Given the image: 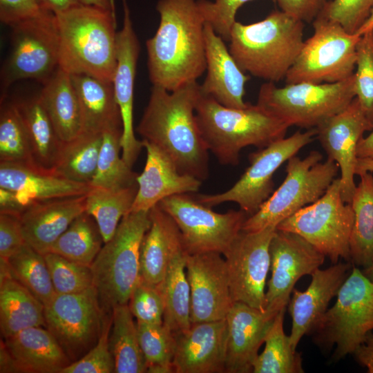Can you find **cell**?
<instances>
[{
	"label": "cell",
	"mask_w": 373,
	"mask_h": 373,
	"mask_svg": "<svg viewBox=\"0 0 373 373\" xmlns=\"http://www.w3.org/2000/svg\"><path fill=\"white\" fill-rule=\"evenodd\" d=\"M312 151L304 158L294 155L287 161L286 176L259 209L245 220L242 230L255 232L276 227L282 221L318 200L336 179L339 167L330 159Z\"/></svg>",
	"instance_id": "7"
},
{
	"label": "cell",
	"mask_w": 373,
	"mask_h": 373,
	"mask_svg": "<svg viewBox=\"0 0 373 373\" xmlns=\"http://www.w3.org/2000/svg\"><path fill=\"white\" fill-rule=\"evenodd\" d=\"M137 191V183L119 190L93 188L86 195V211L95 220L107 242L122 218L131 211Z\"/></svg>",
	"instance_id": "40"
},
{
	"label": "cell",
	"mask_w": 373,
	"mask_h": 373,
	"mask_svg": "<svg viewBox=\"0 0 373 373\" xmlns=\"http://www.w3.org/2000/svg\"><path fill=\"white\" fill-rule=\"evenodd\" d=\"M373 10V0H332L321 12L347 32L357 34Z\"/></svg>",
	"instance_id": "49"
},
{
	"label": "cell",
	"mask_w": 373,
	"mask_h": 373,
	"mask_svg": "<svg viewBox=\"0 0 373 373\" xmlns=\"http://www.w3.org/2000/svg\"><path fill=\"white\" fill-rule=\"evenodd\" d=\"M316 130V137L327 158L339 167L342 198L345 202L350 204L356 188L354 175L357 146L364 133L372 131L373 126L354 97L347 107L322 122Z\"/></svg>",
	"instance_id": "18"
},
{
	"label": "cell",
	"mask_w": 373,
	"mask_h": 373,
	"mask_svg": "<svg viewBox=\"0 0 373 373\" xmlns=\"http://www.w3.org/2000/svg\"><path fill=\"white\" fill-rule=\"evenodd\" d=\"M43 85L38 97L59 137L62 142L74 139L82 131V120L70 75L58 68Z\"/></svg>",
	"instance_id": "32"
},
{
	"label": "cell",
	"mask_w": 373,
	"mask_h": 373,
	"mask_svg": "<svg viewBox=\"0 0 373 373\" xmlns=\"http://www.w3.org/2000/svg\"><path fill=\"white\" fill-rule=\"evenodd\" d=\"M367 34H368V35H369L370 43H371V45H372V48L373 49V28Z\"/></svg>",
	"instance_id": "62"
},
{
	"label": "cell",
	"mask_w": 373,
	"mask_h": 373,
	"mask_svg": "<svg viewBox=\"0 0 373 373\" xmlns=\"http://www.w3.org/2000/svg\"><path fill=\"white\" fill-rule=\"evenodd\" d=\"M103 134L82 132L63 142L53 172L69 180L90 184L97 169Z\"/></svg>",
	"instance_id": "37"
},
{
	"label": "cell",
	"mask_w": 373,
	"mask_h": 373,
	"mask_svg": "<svg viewBox=\"0 0 373 373\" xmlns=\"http://www.w3.org/2000/svg\"><path fill=\"white\" fill-rule=\"evenodd\" d=\"M3 260L10 275L44 305L56 294L44 255L28 244L26 243L10 258Z\"/></svg>",
	"instance_id": "42"
},
{
	"label": "cell",
	"mask_w": 373,
	"mask_h": 373,
	"mask_svg": "<svg viewBox=\"0 0 373 373\" xmlns=\"http://www.w3.org/2000/svg\"><path fill=\"white\" fill-rule=\"evenodd\" d=\"M0 162L39 168L35 162L29 137L15 102H1Z\"/></svg>",
	"instance_id": "43"
},
{
	"label": "cell",
	"mask_w": 373,
	"mask_h": 373,
	"mask_svg": "<svg viewBox=\"0 0 373 373\" xmlns=\"http://www.w3.org/2000/svg\"><path fill=\"white\" fill-rule=\"evenodd\" d=\"M351 201L354 220L350 238V262L364 269L373 263V174L361 172Z\"/></svg>",
	"instance_id": "35"
},
{
	"label": "cell",
	"mask_w": 373,
	"mask_h": 373,
	"mask_svg": "<svg viewBox=\"0 0 373 373\" xmlns=\"http://www.w3.org/2000/svg\"><path fill=\"white\" fill-rule=\"evenodd\" d=\"M2 343L10 358L12 372L60 373L72 363L52 334L42 326L23 329Z\"/></svg>",
	"instance_id": "28"
},
{
	"label": "cell",
	"mask_w": 373,
	"mask_h": 373,
	"mask_svg": "<svg viewBox=\"0 0 373 373\" xmlns=\"http://www.w3.org/2000/svg\"><path fill=\"white\" fill-rule=\"evenodd\" d=\"M276 227L241 231L223 254L233 302L265 312V283L271 265L269 246Z\"/></svg>",
	"instance_id": "16"
},
{
	"label": "cell",
	"mask_w": 373,
	"mask_h": 373,
	"mask_svg": "<svg viewBox=\"0 0 373 373\" xmlns=\"http://www.w3.org/2000/svg\"><path fill=\"white\" fill-rule=\"evenodd\" d=\"M187 253L179 250L173 257L160 285L164 299L163 323L174 334L188 329L191 321V290L186 271Z\"/></svg>",
	"instance_id": "34"
},
{
	"label": "cell",
	"mask_w": 373,
	"mask_h": 373,
	"mask_svg": "<svg viewBox=\"0 0 373 373\" xmlns=\"http://www.w3.org/2000/svg\"><path fill=\"white\" fill-rule=\"evenodd\" d=\"M106 314L94 286L78 293L56 294L44 305L46 327L71 362L97 343Z\"/></svg>",
	"instance_id": "15"
},
{
	"label": "cell",
	"mask_w": 373,
	"mask_h": 373,
	"mask_svg": "<svg viewBox=\"0 0 373 373\" xmlns=\"http://www.w3.org/2000/svg\"><path fill=\"white\" fill-rule=\"evenodd\" d=\"M316 135V128L298 131L249 155V166L229 190L216 194H199L195 200L213 207L226 202L238 204L249 216L255 213L274 192L273 175L278 169Z\"/></svg>",
	"instance_id": "13"
},
{
	"label": "cell",
	"mask_w": 373,
	"mask_h": 373,
	"mask_svg": "<svg viewBox=\"0 0 373 373\" xmlns=\"http://www.w3.org/2000/svg\"><path fill=\"white\" fill-rule=\"evenodd\" d=\"M11 28V50L1 70V102L17 81L34 79L44 84L59 68L55 14L46 10Z\"/></svg>",
	"instance_id": "12"
},
{
	"label": "cell",
	"mask_w": 373,
	"mask_h": 373,
	"mask_svg": "<svg viewBox=\"0 0 373 373\" xmlns=\"http://www.w3.org/2000/svg\"><path fill=\"white\" fill-rule=\"evenodd\" d=\"M330 0H276L281 11L303 21H314Z\"/></svg>",
	"instance_id": "53"
},
{
	"label": "cell",
	"mask_w": 373,
	"mask_h": 373,
	"mask_svg": "<svg viewBox=\"0 0 373 373\" xmlns=\"http://www.w3.org/2000/svg\"><path fill=\"white\" fill-rule=\"evenodd\" d=\"M150 225L149 211L127 213L90 265L93 285L106 314L128 304L139 283L140 247Z\"/></svg>",
	"instance_id": "6"
},
{
	"label": "cell",
	"mask_w": 373,
	"mask_h": 373,
	"mask_svg": "<svg viewBox=\"0 0 373 373\" xmlns=\"http://www.w3.org/2000/svg\"><path fill=\"white\" fill-rule=\"evenodd\" d=\"M83 5L95 6L115 12L113 0H78Z\"/></svg>",
	"instance_id": "58"
},
{
	"label": "cell",
	"mask_w": 373,
	"mask_h": 373,
	"mask_svg": "<svg viewBox=\"0 0 373 373\" xmlns=\"http://www.w3.org/2000/svg\"><path fill=\"white\" fill-rule=\"evenodd\" d=\"M204 42L207 75L200 85L201 93L226 107L245 108L247 105L244 101L245 86L250 77L240 68L224 40L207 22Z\"/></svg>",
	"instance_id": "25"
},
{
	"label": "cell",
	"mask_w": 373,
	"mask_h": 373,
	"mask_svg": "<svg viewBox=\"0 0 373 373\" xmlns=\"http://www.w3.org/2000/svg\"><path fill=\"white\" fill-rule=\"evenodd\" d=\"M356 155L361 158H373V130L370 135L359 141Z\"/></svg>",
	"instance_id": "57"
},
{
	"label": "cell",
	"mask_w": 373,
	"mask_h": 373,
	"mask_svg": "<svg viewBox=\"0 0 373 373\" xmlns=\"http://www.w3.org/2000/svg\"><path fill=\"white\" fill-rule=\"evenodd\" d=\"M46 10L39 0H0L1 21L10 27L38 17Z\"/></svg>",
	"instance_id": "52"
},
{
	"label": "cell",
	"mask_w": 373,
	"mask_h": 373,
	"mask_svg": "<svg viewBox=\"0 0 373 373\" xmlns=\"http://www.w3.org/2000/svg\"><path fill=\"white\" fill-rule=\"evenodd\" d=\"M373 28V10L368 18L367 21L365 22V23L361 27V28L358 30L357 34L360 35H363L365 33H367L370 31V30Z\"/></svg>",
	"instance_id": "60"
},
{
	"label": "cell",
	"mask_w": 373,
	"mask_h": 373,
	"mask_svg": "<svg viewBox=\"0 0 373 373\" xmlns=\"http://www.w3.org/2000/svg\"><path fill=\"white\" fill-rule=\"evenodd\" d=\"M336 296L310 332L320 347L336 345L334 361L353 354L373 331V283L354 266Z\"/></svg>",
	"instance_id": "8"
},
{
	"label": "cell",
	"mask_w": 373,
	"mask_h": 373,
	"mask_svg": "<svg viewBox=\"0 0 373 373\" xmlns=\"http://www.w3.org/2000/svg\"><path fill=\"white\" fill-rule=\"evenodd\" d=\"M363 272L373 283V263L365 268Z\"/></svg>",
	"instance_id": "61"
},
{
	"label": "cell",
	"mask_w": 373,
	"mask_h": 373,
	"mask_svg": "<svg viewBox=\"0 0 373 373\" xmlns=\"http://www.w3.org/2000/svg\"><path fill=\"white\" fill-rule=\"evenodd\" d=\"M350 268V262H337L325 269L319 268L311 275L312 281L306 290L293 289L288 304L292 319L289 339L294 349L328 309L329 302L337 295Z\"/></svg>",
	"instance_id": "22"
},
{
	"label": "cell",
	"mask_w": 373,
	"mask_h": 373,
	"mask_svg": "<svg viewBox=\"0 0 373 373\" xmlns=\"http://www.w3.org/2000/svg\"><path fill=\"white\" fill-rule=\"evenodd\" d=\"M269 253L271 275L265 293V311L277 314L288 305L296 282L319 269L325 256L300 236L277 229Z\"/></svg>",
	"instance_id": "17"
},
{
	"label": "cell",
	"mask_w": 373,
	"mask_h": 373,
	"mask_svg": "<svg viewBox=\"0 0 373 373\" xmlns=\"http://www.w3.org/2000/svg\"><path fill=\"white\" fill-rule=\"evenodd\" d=\"M355 358L367 372L373 373V333L370 332L365 341L353 352Z\"/></svg>",
	"instance_id": "55"
},
{
	"label": "cell",
	"mask_w": 373,
	"mask_h": 373,
	"mask_svg": "<svg viewBox=\"0 0 373 373\" xmlns=\"http://www.w3.org/2000/svg\"><path fill=\"white\" fill-rule=\"evenodd\" d=\"M123 23L117 33V65L113 84L122 120V157L131 167L144 148L133 128V91L140 44L126 0H122Z\"/></svg>",
	"instance_id": "20"
},
{
	"label": "cell",
	"mask_w": 373,
	"mask_h": 373,
	"mask_svg": "<svg viewBox=\"0 0 373 373\" xmlns=\"http://www.w3.org/2000/svg\"><path fill=\"white\" fill-rule=\"evenodd\" d=\"M45 326L44 305L9 273L1 259L0 327L3 338L32 327Z\"/></svg>",
	"instance_id": "31"
},
{
	"label": "cell",
	"mask_w": 373,
	"mask_h": 373,
	"mask_svg": "<svg viewBox=\"0 0 373 373\" xmlns=\"http://www.w3.org/2000/svg\"><path fill=\"white\" fill-rule=\"evenodd\" d=\"M361 172L373 173V158L358 157L355 174L358 175Z\"/></svg>",
	"instance_id": "59"
},
{
	"label": "cell",
	"mask_w": 373,
	"mask_h": 373,
	"mask_svg": "<svg viewBox=\"0 0 373 373\" xmlns=\"http://www.w3.org/2000/svg\"><path fill=\"white\" fill-rule=\"evenodd\" d=\"M195 117L208 150L224 165H238L242 149L248 146L263 149L285 137L289 128L257 104L247 103L242 108H229L201 92Z\"/></svg>",
	"instance_id": "5"
},
{
	"label": "cell",
	"mask_w": 373,
	"mask_h": 373,
	"mask_svg": "<svg viewBox=\"0 0 373 373\" xmlns=\"http://www.w3.org/2000/svg\"><path fill=\"white\" fill-rule=\"evenodd\" d=\"M122 130L103 133L95 174L90 182L93 188L119 190L137 184L138 174L122 159Z\"/></svg>",
	"instance_id": "41"
},
{
	"label": "cell",
	"mask_w": 373,
	"mask_h": 373,
	"mask_svg": "<svg viewBox=\"0 0 373 373\" xmlns=\"http://www.w3.org/2000/svg\"><path fill=\"white\" fill-rule=\"evenodd\" d=\"M200 93L197 82L173 91L153 86L136 131L165 153L180 173L203 181L209 177V150L195 117Z\"/></svg>",
	"instance_id": "2"
},
{
	"label": "cell",
	"mask_w": 373,
	"mask_h": 373,
	"mask_svg": "<svg viewBox=\"0 0 373 373\" xmlns=\"http://www.w3.org/2000/svg\"><path fill=\"white\" fill-rule=\"evenodd\" d=\"M149 216L151 225L140 247V278L160 285L173 257L184 247L180 229L169 215L157 204Z\"/></svg>",
	"instance_id": "29"
},
{
	"label": "cell",
	"mask_w": 373,
	"mask_h": 373,
	"mask_svg": "<svg viewBox=\"0 0 373 373\" xmlns=\"http://www.w3.org/2000/svg\"><path fill=\"white\" fill-rule=\"evenodd\" d=\"M142 142L146 160L137 178V191L130 212L150 211L167 197L198 191L200 180L180 173L160 149L145 140Z\"/></svg>",
	"instance_id": "24"
},
{
	"label": "cell",
	"mask_w": 373,
	"mask_h": 373,
	"mask_svg": "<svg viewBox=\"0 0 373 373\" xmlns=\"http://www.w3.org/2000/svg\"><path fill=\"white\" fill-rule=\"evenodd\" d=\"M304 23L274 10L249 24L236 21L229 50L244 73L277 83L285 78L303 47Z\"/></svg>",
	"instance_id": "4"
},
{
	"label": "cell",
	"mask_w": 373,
	"mask_h": 373,
	"mask_svg": "<svg viewBox=\"0 0 373 373\" xmlns=\"http://www.w3.org/2000/svg\"><path fill=\"white\" fill-rule=\"evenodd\" d=\"M26 244L19 216L0 213V257L7 260Z\"/></svg>",
	"instance_id": "51"
},
{
	"label": "cell",
	"mask_w": 373,
	"mask_h": 373,
	"mask_svg": "<svg viewBox=\"0 0 373 373\" xmlns=\"http://www.w3.org/2000/svg\"><path fill=\"white\" fill-rule=\"evenodd\" d=\"M82 113V131L102 133L122 130L113 82L86 74L70 75Z\"/></svg>",
	"instance_id": "30"
},
{
	"label": "cell",
	"mask_w": 373,
	"mask_h": 373,
	"mask_svg": "<svg viewBox=\"0 0 373 373\" xmlns=\"http://www.w3.org/2000/svg\"><path fill=\"white\" fill-rule=\"evenodd\" d=\"M250 1L253 0H198L205 21L224 41H229L238 9Z\"/></svg>",
	"instance_id": "50"
},
{
	"label": "cell",
	"mask_w": 373,
	"mask_h": 373,
	"mask_svg": "<svg viewBox=\"0 0 373 373\" xmlns=\"http://www.w3.org/2000/svg\"><path fill=\"white\" fill-rule=\"evenodd\" d=\"M86 195L50 199L27 207L19 216L26 243L42 255L48 253L71 222L86 211Z\"/></svg>",
	"instance_id": "26"
},
{
	"label": "cell",
	"mask_w": 373,
	"mask_h": 373,
	"mask_svg": "<svg viewBox=\"0 0 373 373\" xmlns=\"http://www.w3.org/2000/svg\"><path fill=\"white\" fill-rule=\"evenodd\" d=\"M59 68L113 82L117 65L115 12L81 3L56 14Z\"/></svg>",
	"instance_id": "3"
},
{
	"label": "cell",
	"mask_w": 373,
	"mask_h": 373,
	"mask_svg": "<svg viewBox=\"0 0 373 373\" xmlns=\"http://www.w3.org/2000/svg\"><path fill=\"white\" fill-rule=\"evenodd\" d=\"M286 308L271 322L265 337V349L253 363L254 373H303L301 354L292 347L283 329Z\"/></svg>",
	"instance_id": "38"
},
{
	"label": "cell",
	"mask_w": 373,
	"mask_h": 373,
	"mask_svg": "<svg viewBox=\"0 0 373 373\" xmlns=\"http://www.w3.org/2000/svg\"><path fill=\"white\" fill-rule=\"evenodd\" d=\"M112 313L106 314L97 343L79 359L72 362L60 373H112L114 360L109 346Z\"/></svg>",
	"instance_id": "47"
},
{
	"label": "cell",
	"mask_w": 373,
	"mask_h": 373,
	"mask_svg": "<svg viewBox=\"0 0 373 373\" xmlns=\"http://www.w3.org/2000/svg\"><path fill=\"white\" fill-rule=\"evenodd\" d=\"M140 347L147 365L146 372H174L175 334L164 323L136 322Z\"/></svg>",
	"instance_id": "44"
},
{
	"label": "cell",
	"mask_w": 373,
	"mask_h": 373,
	"mask_svg": "<svg viewBox=\"0 0 373 373\" xmlns=\"http://www.w3.org/2000/svg\"><path fill=\"white\" fill-rule=\"evenodd\" d=\"M44 256L56 294L78 293L94 286L90 267L52 252H48Z\"/></svg>",
	"instance_id": "45"
},
{
	"label": "cell",
	"mask_w": 373,
	"mask_h": 373,
	"mask_svg": "<svg viewBox=\"0 0 373 373\" xmlns=\"http://www.w3.org/2000/svg\"><path fill=\"white\" fill-rule=\"evenodd\" d=\"M354 97L353 75L336 83L299 82L278 87L267 82L260 88L256 104L289 127L311 129L343 111Z\"/></svg>",
	"instance_id": "9"
},
{
	"label": "cell",
	"mask_w": 373,
	"mask_h": 373,
	"mask_svg": "<svg viewBox=\"0 0 373 373\" xmlns=\"http://www.w3.org/2000/svg\"><path fill=\"white\" fill-rule=\"evenodd\" d=\"M276 314L240 302L233 303L227 316L225 372H252V365Z\"/></svg>",
	"instance_id": "23"
},
{
	"label": "cell",
	"mask_w": 373,
	"mask_h": 373,
	"mask_svg": "<svg viewBox=\"0 0 373 373\" xmlns=\"http://www.w3.org/2000/svg\"><path fill=\"white\" fill-rule=\"evenodd\" d=\"M128 305L137 322L163 323L164 305L160 285L149 284L140 278L131 295Z\"/></svg>",
	"instance_id": "48"
},
{
	"label": "cell",
	"mask_w": 373,
	"mask_h": 373,
	"mask_svg": "<svg viewBox=\"0 0 373 373\" xmlns=\"http://www.w3.org/2000/svg\"><path fill=\"white\" fill-rule=\"evenodd\" d=\"M25 209V207L12 191L0 187V213L20 216Z\"/></svg>",
	"instance_id": "54"
},
{
	"label": "cell",
	"mask_w": 373,
	"mask_h": 373,
	"mask_svg": "<svg viewBox=\"0 0 373 373\" xmlns=\"http://www.w3.org/2000/svg\"><path fill=\"white\" fill-rule=\"evenodd\" d=\"M173 367L175 373L225 372L226 319L192 323L175 334Z\"/></svg>",
	"instance_id": "21"
},
{
	"label": "cell",
	"mask_w": 373,
	"mask_h": 373,
	"mask_svg": "<svg viewBox=\"0 0 373 373\" xmlns=\"http://www.w3.org/2000/svg\"><path fill=\"white\" fill-rule=\"evenodd\" d=\"M109 346L115 373L146 372L147 365L138 339L137 324L128 304L112 310Z\"/></svg>",
	"instance_id": "36"
},
{
	"label": "cell",
	"mask_w": 373,
	"mask_h": 373,
	"mask_svg": "<svg viewBox=\"0 0 373 373\" xmlns=\"http://www.w3.org/2000/svg\"><path fill=\"white\" fill-rule=\"evenodd\" d=\"M160 23L146 41L153 86L173 91L206 70L205 19L198 0H159Z\"/></svg>",
	"instance_id": "1"
},
{
	"label": "cell",
	"mask_w": 373,
	"mask_h": 373,
	"mask_svg": "<svg viewBox=\"0 0 373 373\" xmlns=\"http://www.w3.org/2000/svg\"><path fill=\"white\" fill-rule=\"evenodd\" d=\"M354 77L355 97L365 117L373 126V49L367 33L361 35L357 46Z\"/></svg>",
	"instance_id": "46"
},
{
	"label": "cell",
	"mask_w": 373,
	"mask_h": 373,
	"mask_svg": "<svg viewBox=\"0 0 373 373\" xmlns=\"http://www.w3.org/2000/svg\"><path fill=\"white\" fill-rule=\"evenodd\" d=\"M157 205L176 223L184 249L190 255L209 251L224 254L249 216L241 209L216 213L187 193L167 197Z\"/></svg>",
	"instance_id": "14"
},
{
	"label": "cell",
	"mask_w": 373,
	"mask_h": 373,
	"mask_svg": "<svg viewBox=\"0 0 373 373\" xmlns=\"http://www.w3.org/2000/svg\"><path fill=\"white\" fill-rule=\"evenodd\" d=\"M313 28L286 75V84L336 83L354 74L361 35L349 33L323 12L313 21Z\"/></svg>",
	"instance_id": "10"
},
{
	"label": "cell",
	"mask_w": 373,
	"mask_h": 373,
	"mask_svg": "<svg viewBox=\"0 0 373 373\" xmlns=\"http://www.w3.org/2000/svg\"><path fill=\"white\" fill-rule=\"evenodd\" d=\"M354 220L351 204L343 201L340 178L325 193L282 221L277 229L295 233L313 245L332 263L350 262V238Z\"/></svg>",
	"instance_id": "11"
},
{
	"label": "cell",
	"mask_w": 373,
	"mask_h": 373,
	"mask_svg": "<svg viewBox=\"0 0 373 373\" xmlns=\"http://www.w3.org/2000/svg\"><path fill=\"white\" fill-rule=\"evenodd\" d=\"M39 2L44 8L55 15L80 3L78 0H39Z\"/></svg>",
	"instance_id": "56"
},
{
	"label": "cell",
	"mask_w": 373,
	"mask_h": 373,
	"mask_svg": "<svg viewBox=\"0 0 373 373\" xmlns=\"http://www.w3.org/2000/svg\"><path fill=\"white\" fill-rule=\"evenodd\" d=\"M0 187L12 191L25 208L37 202L86 195L93 189L51 171L10 162H0Z\"/></svg>",
	"instance_id": "27"
},
{
	"label": "cell",
	"mask_w": 373,
	"mask_h": 373,
	"mask_svg": "<svg viewBox=\"0 0 373 373\" xmlns=\"http://www.w3.org/2000/svg\"><path fill=\"white\" fill-rule=\"evenodd\" d=\"M221 254L209 251L186 255L191 323L224 319L233 303L226 261Z\"/></svg>",
	"instance_id": "19"
},
{
	"label": "cell",
	"mask_w": 373,
	"mask_h": 373,
	"mask_svg": "<svg viewBox=\"0 0 373 373\" xmlns=\"http://www.w3.org/2000/svg\"><path fill=\"white\" fill-rule=\"evenodd\" d=\"M15 102L26 128L35 164L53 172L63 142L39 97Z\"/></svg>",
	"instance_id": "33"
},
{
	"label": "cell",
	"mask_w": 373,
	"mask_h": 373,
	"mask_svg": "<svg viewBox=\"0 0 373 373\" xmlns=\"http://www.w3.org/2000/svg\"><path fill=\"white\" fill-rule=\"evenodd\" d=\"M104 244L97 222L85 211L71 222L49 252L90 267Z\"/></svg>",
	"instance_id": "39"
}]
</instances>
